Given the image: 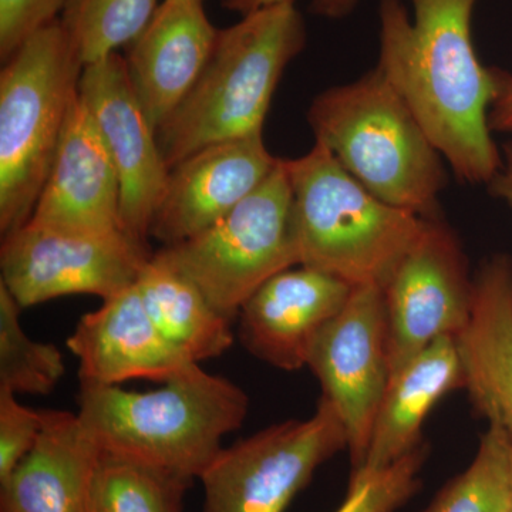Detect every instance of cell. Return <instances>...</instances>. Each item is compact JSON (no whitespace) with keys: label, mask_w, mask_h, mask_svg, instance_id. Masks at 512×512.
Instances as JSON below:
<instances>
[{"label":"cell","mask_w":512,"mask_h":512,"mask_svg":"<svg viewBox=\"0 0 512 512\" xmlns=\"http://www.w3.org/2000/svg\"><path fill=\"white\" fill-rule=\"evenodd\" d=\"M478 0L379 2L376 67L407 104L460 183L488 185L503 163L490 128L504 70L474 47Z\"/></svg>","instance_id":"1"},{"label":"cell","mask_w":512,"mask_h":512,"mask_svg":"<svg viewBox=\"0 0 512 512\" xmlns=\"http://www.w3.org/2000/svg\"><path fill=\"white\" fill-rule=\"evenodd\" d=\"M161 384L150 392L82 384L77 413L106 453L200 480L247 419L248 394L200 363Z\"/></svg>","instance_id":"2"},{"label":"cell","mask_w":512,"mask_h":512,"mask_svg":"<svg viewBox=\"0 0 512 512\" xmlns=\"http://www.w3.org/2000/svg\"><path fill=\"white\" fill-rule=\"evenodd\" d=\"M306 117L315 143L379 200L424 220L443 218L446 161L377 67L323 90Z\"/></svg>","instance_id":"3"},{"label":"cell","mask_w":512,"mask_h":512,"mask_svg":"<svg viewBox=\"0 0 512 512\" xmlns=\"http://www.w3.org/2000/svg\"><path fill=\"white\" fill-rule=\"evenodd\" d=\"M305 46L295 3L256 10L218 30L197 83L157 130L168 168L211 144L261 134L276 87Z\"/></svg>","instance_id":"4"},{"label":"cell","mask_w":512,"mask_h":512,"mask_svg":"<svg viewBox=\"0 0 512 512\" xmlns=\"http://www.w3.org/2000/svg\"><path fill=\"white\" fill-rule=\"evenodd\" d=\"M284 164L292 191L299 265L335 276L353 288L384 289L427 220L379 200L322 144H313L305 156Z\"/></svg>","instance_id":"5"},{"label":"cell","mask_w":512,"mask_h":512,"mask_svg":"<svg viewBox=\"0 0 512 512\" xmlns=\"http://www.w3.org/2000/svg\"><path fill=\"white\" fill-rule=\"evenodd\" d=\"M84 64L60 19L30 36L0 72V232L25 227L42 194Z\"/></svg>","instance_id":"6"},{"label":"cell","mask_w":512,"mask_h":512,"mask_svg":"<svg viewBox=\"0 0 512 512\" xmlns=\"http://www.w3.org/2000/svg\"><path fill=\"white\" fill-rule=\"evenodd\" d=\"M156 255L190 279L224 318L238 319L244 303L269 278L299 265L284 158L222 220Z\"/></svg>","instance_id":"7"},{"label":"cell","mask_w":512,"mask_h":512,"mask_svg":"<svg viewBox=\"0 0 512 512\" xmlns=\"http://www.w3.org/2000/svg\"><path fill=\"white\" fill-rule=\"evenodd\" d=\"M348 448L325 397L311 417L286 420L224 447L201 474L202 512H285L322 464Z\"/></svg>","instance_id":"8"},{"label":"cell","mask_w":512,"mask_h":512,"mask_svg":"<svg viewBox=\"0 0 512 512\" xmlns=\"http://www.w3.org/2000/svg\"><path fill=\"white\" fill-rule=\"evenodd\" d=\"M151 256L147 242L123 229L63 231L28 222L3 237L0 282L22 309L70 295L106 301L136 284Z\"/></svg>","instance_id":"9"},{"label":"cell","mask_w":512,"mask_h":512,"mask_svg":"<svg viewBox=\"0 0 512 512\" xmlns=\"http://www.w3.org/2000/svg\"><path fill=\"white\" fill-rule=\"evenodd\" d=\"M308 367L322 386V397L333 404L342 419L352 471L359 470L392 377L382 288H353L345 308L315 340Z\"/></svg>","instance_id":"10"},{"label":"cell","mask_w":512,"mask_h":512,"mask_svg":"<svg viewBox=\"0 0 512 512\" xmlns=\"http://www.w3.org/2000/svg\"><path fill=\"white\" fill-rule=\"evenodd\" d=\"M473 292L460 238L443 218L427 220L383 289L392 376L437 339L460 335L470 320Z\"/></svg>","instance_id":"11"},{"label":"cell","mask_w":512,"mask_h":512,"mask_svg":"<svg viewBox=\"0 0 512 512\" xmlns=\"http://www.w3.org/2000/svg\"><path fill=\"white\" fill-rule=\"evenodd\" d=\"M79 94L119 175L121 228L130 237L147 242L170 168L161 153L156 128L134 92L126 57L111 53L84 66Z\"/></svg>","instance_id":"12"},{"label":"cell","mask_w":512,"mask_h":512,"mask_svg":"<svg viewBox=\"0 0 512 512\" xmlns=\"http://www.w3.org/2000/svg\"><path fill=\"white\" fill-rule=\"evenodd\" d=\"M279 161L262 133L195 151L171 168L150 237L170 247L201 234L264 183Z\"/></svg>","instance_id":"13"},{"label":"cell","mask_w":512,"mask_h":512,"mask_svg":"<svg viewBox=\"0 0 512 512\" xmlns=\"http://www.w3.org/2000/svg\"><path fill=\"white\" fill-rule=\"evenodd\" d=\"M353 286L299 265L269 278L239 311L238 336L256 359L293 372L308 366L315 340L348 303Z\"/></svg>","instance_id":"14"},{"label":"cell","mask_w":512,"mask_h":512,"mask_svg":"<svg viewBox=\"0 0 512 512\" xmlns=\"http://www.w3.org/2000/svg\"><path fill=\"white\" fill-rule=\"evenodd\" d=\"M67 348L79 360L82 384L165 383L195 363L157 328L136 284L82 316Z\"/></svg>","instance_id":"15"},{"label":"cell","mask_w":512,"mask_h":512,"mask_svg":"<svg viewBox=\"0 0 512 512\" xmlns=\"http://www.w3.org/2000/svg\"><path fill=\"white\" fill-rule=\"evenodd\" d=\"M29 224L79 232L123 229L119 175L80 94Z\"/></svg>","instance_id":"16"},{"label":"cell","mask_w":512,"mask_h":512,"mask_svg":"<svg viewBox=\"0 0 512 512\" xmlns=\"http://www.w3.org/2000/svg\"><path fill=\"white\" fill-rule=\"evenodd\" d=\"M218 30L205 13L204 0H164L127 47L128 76L156 131L197 83Z\"/></svg>","instance_id":"17"},{"label":"cell","mask_w":512,"mask_h":512,"mask_svg":"<svg viewBox=\"0 0 512 512\" xmlns=\"http://www.w3.org/2000/svg\"><path fill=\"white\" fill-rule=\"evenodd\" d=\"M473 309L457 336L464 387L488 426L512 441V258L494 254L473 276Z\"/></svg>","instance_id":"18"},{"label":"cell","mask_w":512,"mask_h":512,"mask_svg":"<svg viewBox=\"0 0 512 512\" xmlns=\"http://www.w3.org/2000/svg\"><path fill=\"white\" fill-rule=\"evenodd\" d=\"M42 412L35 446L0 484V512H86L103 450L79 413Z\"/></svg>","instance_id":"19"},{"label":"cell","mask_w":512,"mask_h":512,"mask_svg":"<svg viewBox=\"0 0 512 512\" xmlns=\"http://www.w3.org/2000/svg\"><path fill=\"white\" fill-rule=\"evenodd\" d=\"M463 387L456 338L437 339L390 379L365 461L356 471L382 470L416 450L423 444L421 429L431 410L448 393Z\"/></svg>","instance_id":"20"},{"label":"cell","mask_w":512,"mask_h":512,"mask_svg":"<svg viewBox=\"0 0 512 512\" xmlns=\"http://www.w3.org/2000/svg\"><path fill=\"white\" fill-rule=\"evenodd\" d=\"M136 286L157 328L192 362L214 359L231 348V320L224 318L190 279L156 254L144 266Z\"/></svg>","instance_id":"21"},{"label":"cell","mask_w":512,"mask_h":512,"mask_svg":"<svg viewBox=\"0 0 512 512\" xmlns=\"http://www.w3.org/2000/svg\"><path fill=\"white\" fill-rule=\"evenodd\" d=\"M192 480L103 451L86 512H183Z\"/></svg>","instance_id":"22"},{"label":"cell","mask_w":512,"mask_h":512,"mask_svg":"<svg viewBox=\"0 0 512 512\" xmlns=\"http://www.w3.org/2000/svg\"><path fill=\"white\" fill-rule=\"evenodd\" d=\"M512 441L488 426L470 466L448 481L423 512H511Z\"/></svg>","instance_id":"23"},{"label":"cell","mask_w":512,"mask_h":512,"mask_svg":"<svg viewBox=\"0 0 512 512\" xmlns=\"http://www.w3.org/2000/svg\"><path fill=\"white\" fill-rule=\"evenodd\" d=\"M157 8L158 0H67L59 19L87 66L130 46Z\"/></svg>","instance_id":"24"},{"label":"cell","mask_w":512,"mask_h":512,"mask_svg":"<svg viewBox=\"0 0 512 512\" xmlns=\"http://www.w3.org/2000/svg\"><path fill=\"white\" fill-rule=\"evenodd\" d=\"M20 312L19 303L0 282V389L15 394L50 393L66 373L63 353L53 343L29 338Z\"/></svg>","instance_id":"25"},{"label":"cell","mask_w":512,"mask_h":512,"mask_svg":"<svg viewBox=\"0 0 512 512\" xmlns=\"http://www.w3.org/2000/svg\"><path fill=\"white\" fill-rule=\"evenodd\" d=\"M426 457L423 443L392 466L350 474L348 493L335 512H396L420 490Z\"/></svg>","instance_id":"26"},{"label":"cell","mask_w":512,"mask_h":512,"mask_svg":"<svg viewBox=\"0 0 512 512\" xmlns=\"http://www.w3.org/2000/svg\"><path fill=\"white\" fill-rule=\"evenodd\" d=\"M42 427V410L30 409L15 393L0 389V484L35 446Z\"/></svg>","instance_id":"27"},{"label":"cell","mask_w":512,"mask_h":512,"mask_svg":"<svg viewBox=\"0 0 512 512\" xmlns=\"http://www.w3.org/2000/svg\"><path fill=\"white\" fill-rule=\"evenodd\" d=\"M67 0H0V59L5 63L30 36L55 22Z\"/></svg>","instance_id":"28"},{"label":"cell","mask_w":512,"mask_h":512,"mask_svg":"<svg viewBox=\"0 0 512 512\" xmlns=\"http://www.w3.org/2000/svg\"><path fill=\"white\" fill-rule=\"evenodd\" d=\"M490 128L493 133L511 134L512 136V73L503 72L500 90L491 106Z\"/></svg>","instance_id":"29"},{"label":"cell","mask_w":512,"mask_h":512,"mask_svg":"<svg viewBox=\"0 0 512 512\" xmlns=\"http://www.w3.org/2000/svg\"><path fill=\"white\" fill-rule=\"evenodd\" d=\"M501 156L500 170L487 187L493 197L505 202L512 210V140L501 148Z\"/></svg>","instance_id":"30"},{"label":"cell","mask_w":512,"mask_h":512,"mask_svg":"<svg viewBox=\"0 0 512 512\" xmlns=\"http://www.w3.org/2000/svg\"><path fill=\"white\" fill-rule=\"evenodd\" d=\"M360 0H312L309 10L320 18L343 19L350 15Z\"/></svg>","instance_id":"31"},{"label":"cell","mask_w":512,"mask_h":512,"mask_svg":"<svg viewBox=\"0 0 512 512\" xmlns=\"http://www.w3.org/2000/svg\"><path fill=\"white\" fill-rule=\"evenodd\" d=\"M284 3H295V0H221L222 8L239 13L241 16L269 8V6L284 5Z\"/></svg>","instance_id":"32"},{"label":"cell","mask_w":512,"mask_h":512,"mask_svg":"<svg viewBox=\"0 0 512 512\" xmlns=\"http://www.w3.org/2000/svg\"><path fill=\"white\" fill-rule=\"evenodd\" d=\"M511 512H512V503H511Z\"/></svg>","instance_id":"33"}]
</instances>
